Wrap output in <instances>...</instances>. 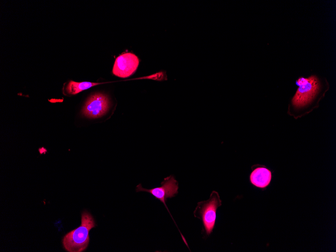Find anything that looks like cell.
I'll return each mask as SVG.
<instances>
[{"label":"cell","instance_id":"obj_2","mask_svg":"<svg viewBox=\"0 0 336 252\" xmlns=\"http://www.w3.org/2000/svg\"><path fill=\"white\" fill-rule=\"evenodd\" d=\"M96 226L94 218L88 211H83L81 215V225L69 231L63 237L64 248L68 252H82L88 247L89 232Z\"/></svg>","mask_w":336,"mask_h":252},{"label":"cell","instance_id":"obj_3","mask_svg":"<svg viewBox=\"0 0 336 252\" xmlns=\"http://www.w3.org/2000/svg\"><path fill=\"white\" fill-rule=\"evenodd\" d=\"M221 205V200L218 193L213 191L208 200L198 202L195 210V216L202 220L205 231L208 235L214 227L216 210Z\"/></svg>","mask_w":336,"mask_h":252},{"label":"cell","instance_id":"obj_5","mask_svg":"<svg viewBox=\"0 0 336 252\" xmlns=\"http://www.w3.org/2000/svg\"><path fill=\"white\" fill-rule=\"evenodd\" d=\"M108 97L101 93L91 95L86 102L82 114L90 118H97L105 115L109 108Z\"/></svg>","mask_w":336,"mask_h":252},{"label":"cell","instance_id":"obj_4","mask_svg":"<svg viewBox=\"0 0 336 252\" xmlns=\"http://www.w3.org/2000/svg\"><path fill=\"white\" fill-rule=\"evenodd\" d=\"M161 186L147 189L143 188L141 184L137 186V192L143 191L151 194L155 198L161 201L165 206L167 210L171 215L169 209L165 204V200L169 198L174 197L178 192V183L173 176L164 178L161 182Z\"/></svg>","mask_w":336,"mask_h":252},{"label":"cell","instance_id":"obj_8","mask_svg":"<svg viewBox=\"0 0 336 252\" xmlns=\"http://www.w3.org/2000/svg\"><path fill=\"white\" fill-rule=\"evenodd\" d=\"M99 84L100 83L89 81L76 82L71 80L67 85L65 90L68 94L75 95L83 90Z\"/></svg>","mask_w":336,"mask_h":252},{"label":"cell","instance_id":"obj_7","mask_svg":"<svg viewBox=\"0 0 336 252\" xmlns=\"http://www.w3.org/2000/svg\"><path fill=\"white\" fill-rule=\"evenodd\" d=\"M249 179L251 183L255 187L265 189L270 184L272 173L265 167H257L251 173Z\"/></svg>","mask_w":336,"mask_h":252},{"label":"cell","instance_id":"obj_6","mask_svg":"<svg viewBox=\"0 0 336 252\" xmlns=\"http://www.w3.org/2000/svg\"><path fill=\"white\" fill-rule=\"evenodd\" d=\"M139 63V59L134 54L123 53L116 58L113 68V73L122 78L129 77L136 71Z\"/></svg>","mask_w":336,"mask_h":252},{"label":"cell","instance_id":"obj_1","mask_svg":"<svg viewBox=\"0 0 336 252\" xmlns=\"http://www.w3.org/2000/svg\"><path fill=\"white\" fill-rule=\"evenodd\" d=\"M298 88L291 100V107L295 109H309L311 106L317 105L319 100L324 95L322 93L326 85L317 76L299 77L296 81ZM326 91V90H325Z\"/></svg>","mask_w":336,"mask_h":252}]
</instances>
